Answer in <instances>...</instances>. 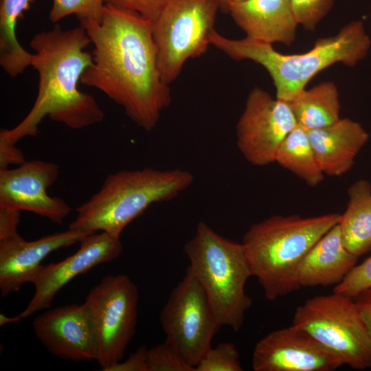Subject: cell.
<instances>
[{"label":"cell","instance_id":"6da1fadb","mask_svg":"<svg viewBox=\"0 0 371 371\" xmlns=\"http://www.w3.org/2000/svg\"><path fill=\"white\" fill-rule=\"evenodd\" d=\"M80 23L94 46L93 63L80 82L104 93L138 126L152 131L171 102L158 67L153 21L106 3L100 22Z\"/></svg>","mask_w":371,"mask_h":371},{"label":"cell","instance_id":"7a4b0ae2","mask_svg":"<svg viewBox=\"0 0 371 371\" xmlns=\"http://www.w3.org/2000/svg\"><path fill=\"white\" fill-rule=\"evenodd\" d=\"M90 43L81 25L63 30L56 24L34 35L30 45L34 51L32 66L39 78L37 97L24 119L11 129L1 128L0 137L16 144L24 137H36L46 116L73 129L103 120L104 114L95 99L78 88L93 63L92 54L85 51Z\"/></svg>","mask_w":371,"mask_h":371},{"label":"cell","instance_id":"3957f363","mask_svg":"<svg viewBox=\"0 0 371 371\" xmlns=\"http://www.w3.org/2000/svg\"><path fill=\"white\" fill-rule=\"evenodd\" d=\"M210 42L232 59L250 60L262 65L273 80L276 98L287 102L306 89L321 71L337 63L354 67L371 47V39L361 21L345 25L335 35L317 39L311 50L302 54H282L271 43L247 36L231 39L215 30Z\"/></svg>","mask_w":371,"mask_h":371},{"label":"cell","instance_id":"277c9868","mask_svg":"<svg viewBox=\"0 0 371 371\" xmlns=\"http://www.w3.org/2000/svg\"><path fill=\"white\" fill-rule=\"evenodd\" d=\"M341 214L313 217L276 215L252 224L242 243L252 276L270 301L298 290L299 266L315 244L337 225Z\"/></svg>","mask_w":371,"mask_h":371},{"label":"cell","instance_id":"5b68a950","mask_svg":"<svg viewBox=\"0 0 371 371\" xmlns=\"http://www.w3.org/2000/svg\"><path fill=\"white\" fill-rule=\"evenodd\" d=\"M193 181L190 172L179 168H145L110 174L100 189L76 208L69 228L88 233L101 231L120 238L151 204L175 199Z\"/></svg>","mask_w":371,"mask_h":371},{"label":"cell","instance_id":"8992f818","mask_svg":"<svg viewBox=\"0 0 371 371\" xmlns=\"http://www.w3.org/2000/svg\"><path fill=\"white\" fill-rule=\"evenodd\" d=\"M184 251L188 267L203 288L220 325L240 330L252 304L245 291L252 275L243 243L221 236L201 221Z\"/></svg>","mask_w":371,"mask_h":371},{"label":"cell","instance_id":"52a82bcc","mask_svg":"<svg viewBox=\"0 0 371 371\" xmlns=\"http://www.w3.org/2000/svg\"><path fill=\"white\" fill-rule=\"evenodd\" d=\"M293 324L310 334L351 368H371V337L354 300L340 293L317 295L297 306Z\"/></svg>","mask_w":371,"mask_h":371},{"label":"cell","instance_id":"ba28073f","mask_svg":"<svg viewBox=\"0 0 371 371\" xmlns=\"http://www.w3.org/2000/svg\"><path fill=\"white\" fill-rule=\"evenodd\" d=\"M220 5L218 0H169L153 21V36L163 81L170 85L184 63L207 51Z\"/></svg>","mask_w":371,"mask_h":371},{"label":"cell","instance_id":"9c48e42d","mask_svg":"<svg viewBox=\"0 0 371 371\" xmlns=\"http://www.w3.org/2000/svg\"><path fill=\"white\" fill-rule=\"evenodd\" d=\"M84 303L97 341L96 361L104 371L122 360L135 334L138 289L126 275L106 276L89 291Z\"/></svg>","mask_w":371,"mask_h":371},{"label":"cell","instance_id":"30bf717a","mask_svg":"<svg viewBox=\"0 0 371 371\" xmlns=\"http://www.w3.org/2000/svg\"><path fill=\"white\" fill-rule=\"evenodd\" d=\"M166 340L195 369L221 326L206 293L188 267L160 313Z\"/></svg>","mask_w":371,"mask_h":371},{"label":"cell","instance_id":"8fae6325","mask_svg":"<svg viewBox=\"0 0 371 371\" xmlns=\"http://www.w3.org/2000/svg\"><path fill=\"white\" fill-rule=\"evenodd\" d=\"M297 125L287 102L255 87L236 125L237 147L249 164L269 165L275 162L280 144Z\"/></svg>","mask_w":371,"mask_h":371},{"label":"cell","instance_id":"7c38bea8","mask_svg":"<svg viewBox=\"0 0 371 371\" xmlns=\"http://www.w3.org/2000/svg\"><path fill=\"white\" fill-rule=\"evenodd\" d=\"M343 365L337 355L294 324L258 341L251 359L254 371H333Z\"/></svg>","mask_w":371,"mask_h":371},{"label":"cell","instance_id":"4fadbf2b","mask_svg":"<svg viewBox=\"0 0 371 371\" xmlns=\"http://www.w3.org/2000/svg\"><path fill=\"white\" fill-rule=\"evenodd\" d=\"M58 175L56 164L40 160L0 170V207L32 212L62 225L71 208L63 199L47 194Z\"/></svg>","mask_w":371,"mask_h":371},{"label":"cell","instance_id":"5bb4252c","mask_svg":"<svg viewBox=\"0 0 371 371\" xmlns=\"http://www.w3.org/2000/svg\"><path fill=\"white\" fill-rule=\"evenodd\" d=\"M80 248L63 260L42 265L32 281L34 293L26 308L19 313L25 319L42 310L49 308L59 291L78 276L93 267L113 260L122 251L120 238L101 232L83 236Z\"/></svg>","mask_w":371,"mask_h":371},{"label":"cell","instance_id":"9a60e30c","mask_svg":"<svg viewBox=\"0 0 371 371\" xmlns=\"http://www.w3.org/2000/svg\"><path fill=\"white\" fill-rule=\"evenodd\" d=\"M32 328L43 346L55 357L76 362L97 359V341L85 303L49 309L34 318Z\"/></svg>","mask_w":371,"mask_h":371},{"label":"cell","instance_id":"2e32d148","mask_svg":"<svg viewBox=\"0 0 371 371\" xmlns=\"http://www.w3.org/2000/svg\"><path fill=\"white\" fill-rule=\"evenodd\" d=\"M91 233L68 228L67 230L27 241L19 234L0 240V291L2 297L19 291L32 282L49 254L69 247Z\"/></svg>","mask_w":371,"mask_h":371},{"label":"cell","instance_id":"e0dca14e","mask_svg":"<svg viewBox=\"0 0 371 371\" xmlns=\"http://www.w3.org/2000/svg\"><path fill=\"white\" fill-rule=\"evenodd\" d=\"M228 12L247 37L286 45L295 40L298 23L291 0L231 2Z\"/></svg>","mask_w":371,"mask_h":371},{"label":"cell","instance_id":"ac0fdd59","mask_svg":"<svg viewBox=\"0 0 371 371\" xmlns=\"http://www.w3.org/2000/svg\"><path fill=\"white\" fill-rule=\"evenodd\" d=\"M307 131L322 172L332 177L341 176L352 168L370 137L360 123L347 117Z\"/></svg>","mask_w":371,"mask_h":371},{"label":"cell","instance_id":"d6986e66","mask_svg":"<svg viewBox=\"0 0 371 371\" xmlns=\"http://www.w3.org/2000/svg\"><path fill=\"white\" fill-rule=\"evenodd\" d=\"M357 259L344 245L337 224L304 258L297 269V282L300 287L337 285L356 265Z\"/></svg>","mask_w":371,"mask_h":371},{"label":"cell","instance_id":"ffe728a7","mask_svg":"<svg viewBox=\"0 0 371 371\" xmlns=\"http://www.w3.org/2000/svg\"><path fill=\"white\" fill-rule=\"evenodd\" d=\"M348 203L338 223L345 247L359 258L371 249V184L359 179L348 190Z\"/></svg>","mask_w":371,"mask_h":371},{"label":"cell","instance_id":"44dd1931","mask_svg":"<svg viewBox=\"0 0 371 371\" xmlns=\"http://www.w3.org/2000/svg\"><path fill=\"white\" fill-rule=\"evenodd\" d=\"M288 103L297 124L306 131L324 127L341 118L338 89L331 81L304 89Z\"/></svg>","mask_w":371,"mask_h":371},{"label":"cell","instance_id":"7402d4cb","mask_svg":"<svg viewBox=\"0 0 371 371\" xmlns=\"http://www.w3.org/2000/svg\"><path fill=\"white\" fill-rule=\"evenodd\" d=\"M35 0H0V65L16 77L32 65L33 54L19 43L16 34L18 19Z\"/></svg>","mask_w":371,"mask_h":371},{"label":"cell","instance_id":"603a6c76","mask_svg":"<svg viewBox=\"0 0 371 371\" xmlns=\"http://www.w3.org/2000/svg\"><path fill=\"white\" fill-rule=\"evenodd\" d=\"M275 162L302 179L309 186H316L324 179L311 143L308 131L297 125L280 144Z\"/></svg>","mask_w":371,"mask_h":371},{"label":"cell","instance_id":"cb8c5ba5","mask_svg":"<svg viewBox=\"0 0 371 371\" xmlns=\"http://www.w3.org/2000/svg\"><path fill=\"white\" fill-rule=\"evenodd\" d=\"M106 0H52L49 19L56 23L63 18L75 14L78 19L100 22Z\"/></svg>","mask_w":371,"mask_h":371},{"label":"cell","instance_id":"d4e9b609","mask_svg":"<svg viewBox=\"0 0 371 371\" xmlns=\"http://www.w3.org/2000/svg\"><path fill=\"white\" fill-rule=\"evenodd\" d=\"M243 367L236 346L222 342L211 346L195 367V371H242Z\"/></svg>","mask_w":371,"mask_h":371},{"label":"cell","instance_id":"484cf974","mask_svg":"<svg viewBox=\"0 0 371 371\" xmlns=\"http://www.w3.org/2000/svg\"><path fill=\"white\" fill-rule=\"evenodd\" d=\"M147 371H195L168 341L148 349Z\"/></svg>","mask_w":371,"mask_h":371},{"label":"cell","instance_id":"4316f807","mask_svg":"<svg viewBox=\"0 0 371 371\" xmlns=\"http://www.w3.org/2000/svg\"><path fill=\"white\" fill-rule=\"evenodd\" d=\"M298 25L314 31L331 9L334 0H291Z\"/></svg>","mask_w":371,"mask_h":371},{"label":"cell","instance_id":"83f0119b","mask_svg":"<svg viewBox=\"0 0 371 371\" xmlns=\"http://www.w3.org/2000/svg\"><path fill=\"white\" fill-rule=\"evenodd\" d=\"M371 289V256L355 265L344 278L333 289V292L354 298Z\"/></svg>","mask_w":371,"mask_h":371},{"label":"cell","instance_id":"f1b7e54d","mask_svg":"<svg viewBox=\"0 0 371 371\" xmlns=\"http://www.w3.org/2000/svg\"><path fill=\"white\" fill-rule=\"evenodd\" d=\"M169 0H106L114 7L135 12L152 21L155 20Z\"/></svg>","mask_w":371,"mask_h":371},{"label":"cell","instance_id":"f546056e","mask_svg":"<svg viewBox=\"0 0 371 371\" xmlns=\"http://www.w3.org/2000/svg\"><path fill=\"white\" fill-rule=\"evenodd\" d=\"M147 348L141 346L125 361L113 364L104 371H147Z\"/></svg>","mask_w":371,"mask_h":371},{"label":"cell","instance_id":"4dcf8cb0","mask_svg":"<svg viewBox=\"0 0 371 371\" xmlns=\"http://www.w3.org/2000/svg\"><path fill=\"white\" fill-rule=\"evenodd\" d=\"M21 211L0 207V240L17 235Z\"/></svg>","mask_w":371,"mask_h":371},{"label":"cell","instance_id":"1f68e13d","mask_svg":"<svg viewBox=\"0 0 371 371\" xmlns=\"http://www.w3.org/2000/svg\"><path fill=\"white\" fill-rule=\"evenodd\" d=\"M25 161L22 151L15 144L0 137V170L7 169L10 165L21 166Z\"/></svg>","mask_w":371,"mask_h":371},{"label":"cell","instance_id":"d6a6232c","mask_svg":"<svg viewBox=\"0 0 371 371\" xmlns=\"http://www.w3.org/2000/svg\"><path fill=\"white\" fill-rule=\"evenodd\" d=\"M353 300L371 337V289L361 293Z\"/></svg>","mask_w":371,"mask_h":371},{"label":"cell","instance_id":"836d02e7","mask_svg":"<svg viewBox=\"0 0 371 371\" xmlns=\"http://www.w3.org/2000/svg\"><path fill=\"white\" fill-rule=\"evenodd\" d=\"M23 319L20 315L14 317H8L4 313H0V326H4L9 323H16Z\"/></svg>","mask_w":371,"mask_h":371},{"label":"cell","instance_id":"e575fe53","mask_svg":"<svg viewBox=\"0 0 371 371\" xmlns=\"http://www.w3.org/2000/svg\"><path fill=\"white\" fill-rule=\"evenodd\" d=\"M218 1L220 5V9L226 12H228L230 1L229 0H218Z\"/></svg>","mask_w":371,"mask_h":371},{"label":"cell","instance_id":"d590c367","mask_svg":"<svg viewBox=\"0 0 371 371\" xmlns=\"http://www.w3.org/2000/svg\"><path fill=\"white\" fill-rule=\"evenodd\" d=\"M231 2H238V1H243V0H229Z\"/></svg>","mask_w":371,"mask_h":371}]
</instances>
